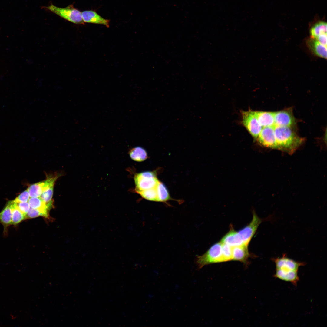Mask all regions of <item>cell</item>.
Returning a JSON list of instances; mask_svg holds the SVG:
<instances>
[{"label":"cell","instance_id":"23","mask_svg":"<svg viewBox=\"0 0 327 327\" xmlns=\"http://www.w3.org/2000/svg\"><path fill=\"white\" fill-rule=\"evenodd\" d=\"M54 186L47 187L44 190L40 198L44 202L48 203L52 201Z\"/></svg>","mask_w":327,"mask_h":327},{"label":"cell","instance_id":"21","mask_svg":"<svg viewBox=\"0 0 327 327\" xmlns=\"http://www.w3.org/2000/svg\"><path fill=\"white\" fill-rule=\"evenodd\" d=\"M156 186L149 189L138 191L136 192L146 199L151 201L158 202Z\"/></svg>","mask_w":327,"mask_h":327},{"label":"cell","instance_id":"6","mask_svg":"<svg viewBox=\"0 0 327 327\" xmlns=\"http://www.w3.org/2000/svg\"><path fill=\"white\" fill-rule=\"evenodd\" d=\"M242 123L251 135L257 138L263 127L256 117L254 111H242Z\"/></svg>","mask_w":327,"mask_h":327},{"label":"cell","instance_id":"1","mask_svg":"<svg viewBox=\"0 0 327 327\" xmlns=\"http://www.w3.org/2000/svg\"><path fill=\"white\" fill-rule=\"evenodd\" d=\"M275 265L276 271L274 277L282 280L289 282L296 286L299 280L298 275L299 268L306 265L304 262L296 261L287 257L285 253L282 257L271 259Z\"/></svg>","mask_w":327,"mask_h":327},{"label":"cell","instance_id":"9","mask_svg":"<svg viewBox=\"0 0 327 327\" xmlns=\"http://www.w3.org/2000/svg\"><path fill=\"white\" fill-rule=\"evenodd\" d=\"M275 125L291 127L296 124V119L290 109L274 112Z\"/></svg>","mask_w":327,"mask_h":327},{"label":"cell","instance_id":"19","mask_svg":"<svg viewBox=\"0 0 327 327\" xmlns=\"http://www.w3.org/2000/svg\"><path fill=\"white\" fill-rule=\"evenodd\" d=\"M156 189L158 202H166L171 199L166 187L163 183L159 181Z\"/></svg>","mask_w":327,"mask_h":327},{"label":"cell","instance_id":"24","mask_svg":"<svg viewBox=\"0 0 327 327\" xmlns=\"http://www.w3.org/2000/svg\"><path fill=\"white\" fill-rule=\"evenodd\" d=\"M222 253L224 262L232 260V247L222 243Z\"/></svg>","mask_w":327,"mask_h":327},{"label":"cell","instance_id":"14","mask_svg":"<svg viewBox=\"0 0 327 327\" xmlns=\"http://www.w3.org/2000/svg\"><path fill=\"white\" fill-rule=\"evenodd\" d=\"M254 113L263 127L275 126L274 112L254 111Z\"/></svg>","mask_w":327,"mask_h":327},{"label":"cell","instance_id":"4","mask_svg":"<svg viewBox=\"0 0 327 327\" xmlns=\"http://www.w3.org/2000/svg\"><path fill=\"white\" fill-rule=\"evenodd\" d=\"M45 8L60 17L74 23L79 24L84 23L81 12L74 8L72 5L61 8L51 4L46 7Z\"/></svg>","mask_w":327,"mask_h":327},{"label":"cell","instance_id":"3","mask_svg":"<svg viewBox=\"0 0 327 327\" xmlns=\"http://www.w3.org/2000/svg\"><path fill=\"white\" fill-rule=\"evenodd\" d=\"M222 244L220 241L217 242L203 254L197 256L195 262L199 269L207 265L224 262L222 253Z\"/></svg>","mask_w":327,"mask_h":327},{"label":"cell","instance_id":"11","mask_svg":"<svg viewBox=\"0 0 327 327\" xmlns=\"http://www.w3.org/2000/svg\"><path fill=\"white\" fill-rule=\"evenodd\" d=\"M81 15L84 22L103 25L107 27L109 26V20L104 19L94 11H84L81 12Z\"/></svg>","mask_w":327,"mask_h":327},{"label":"cell","instance_id":"20","mask_svg":"<svg viewBox=\"0 0 327 327\" xmlns=\"http://www.w3.org/2000/svg\"><path fill=\"white\" fill-rule=\"evenodd\" d=\"M327 29L326 22L320 21L316 23L310 29L311 38H315L320 35L327 33Z\"/></svg>","mask_w":327,"mask_h":327},{"label":"cell","instance_id":"2","mask_svg":"<svg viewBox=\"0 0 327 327\" xmlns=\"http://www.w3.org/2000/svg\"><path fill=\"white\" fill-rule=\"evenodd\" d=\"M274 130L278 149L290 154H293L304 141L291 127L275 125Z\"/></svg>","mask_w":327,"mask_h":327},{"label":"cell","instance_id":"28","mask_svg":"<svg viewBox=\"0 0 327 327\" xmlns=\"http://www.w3.org/2000/svg\"><path fill=\"white\" fill-rule=\"evenodd\" d=\"M327 33L320 35L316 39L321 44L327 46Z\"/></svg>","mask_w":327,"mask_h":327},{"label":"cell","instance_id":"22","mask_svg":"<svg viewBox=\"0 0 327 327\" xmlns=\"http://www.w3.org/2000/svg\"><path fill=\"white\" fill-rule=\"evenodd\" d=\"M27 190L31 197H40L43 191L42 182L31 185Z\"/></svg>","mask_w":327,"mask_h":327},{"label":"cell","instance_id":"8","mask_svg":"<svg viewBox=\"0 0 327 327\" xmlns=\"http://www.w3.org/2000/svg\"><path fill=\"white\" fill-rule=\"evenodd\" d=\"M274 126L263 127L257 139L262 145L278 149Z\"/></svg>","mask_w":327,"mask_h":327},{"label":"cell","instance_id":"7","mask_svg":"<svg viewBox=\"0 0 327 327\" xmlns=\"http://www.w3.org/2000/svg\"><path fill=\"white\" fill-rule=\"evenodd\" d=\"M253 214V218L250 223L238 232L243 244L248 246L263 221L255 212Z\"/></svg>","mask_w":327,"mask_h":327},{"label":"cell","instance_id":"25","mask_svg":"<svg viewBox=\"0 0 327 327\" xmlns=\"http://www.w3.org/2000/svg\"><path fill=\"white\" fill-rule=\"evenodd\" d=\"M29 193L27 189L21 193L13 201L16 203L27 202L29 199Z\"/></svg>","mask_w":327,"mask_h":327},{"label":"cell","instance_id":"26","mask_svg":"<svg viewBox=\"0 0 327 327\" xmlns=\"http://www.w3.org/2000/svg\"><path fill=\"white\" fill-rule=\"evenodd\" d=\"M40 216H44L43 214L38 210L30 208L26 215V219L33 218Z\"/></svg>","mask_w":327,"mask_h":327},{"label":"cell","instance_id":"13","mask_svg":"<svg viewBox=\"0 0 327 327\" xmlns=\"http://www.w3.org/2000/svg\"><path fill=\"white\" fill-rule=\"evenodd\" d=\"M220 241L231 247L243 244L238 232L234 230L232 225L230 226L229 231L223 236Z\"/></svg>","mask_w":327,"mask_h":327},{"label":"cell","instance_id":"5","mask_svg":"<svg viewBox=\"0 0 327 327\" xmlns=\"http://www.w3.org/2000/svg\"><path fill=\"white\" fill-rule=\"evenodd\" d=\"M134 179L136 192L155 187L159 182L154 172L145 171L136 174Z\"/></svg>","mask_w":327,"mask_h":327},{"label":"cell","instance_id":"16","mask_svg":"<svg viewBox=\"0 0 327 327\" xmlns=\"http://www.w3.org/2000/svg\"><path fill=\"white\" fill-rule=\"evenodd\" d=\"M0 223L3 226L5 234H7L8 227L12 225L11 201L8 202L6 206L0 212Z\"/></svg>","mask_w":327,"mask_h":327},{"label":"cell","instance_id":"27","mask_svg":"<svg viewBox=\"0 0 327 327\" xmlns=\"http://www.w3.org/2000/svg\"><path fill=\"white\" fill-rule=\"evenodd\" d=\"M18 209L25 216L30 209V206L27 202L16 203Z\"/></svg>","mask_w":327,"mask_h":327},{"label":"cell","instance_id":"18","mask_svg":"<svg viewBox=\"0 0 327 327\" xmlns=\"http://www.w3.org/2000/svg\"><path fill=\"white\" fill-rule=\"evenodd\" d=\"M129 154L132 159L138 162L143 161L146 160L148 157L146 150L140 147L131 149L129 152Z\"/></svg>","mask_w":327,"mask_h":327},{"label":"cell","instance_id":"17","mask_svg":"<svg viewBox=\"0 0 327 327\" xmlns=\"http://www.w3.org/2000/svg\"><path fill=\"white\" fill-rule=\"evenodd\" d=\"M12 225H16L26 219V216L18 208L16 203L11 201Z\"/></svg>","mask_w":327,"mask_h":327},{"label":"cell","instance_id":"12","mask_svg":"<svg viewBox=\"0 0 327 327\" xmlns=\"http://www.w3.org/2000/svg\"><path fill=\"white\" fill-rule=\"evenodd\" d=\"M53 201L48 203L44 202L40 197H31L28 200L30 207L38 210L43 214L44 217L48 218V211L52 206Z\"/></svg>","mask_w":327,"mask_h":327},{"label":"cell","instance_id":"15","mask_svg":"<svg viewBox=\"0 0 327 327\" xmlns=\"http://www.w3.org/2000/svg\"><path fill=\"white\" fill-rule=\"evenodd\" d=\"M309 48L315 55L326 59L327 46L319 43L315 38H311L307 41Z\"/></svg>","mask_w":327,"mask_h":327},{"label":"cell","instance_id":"10","mask_svg":"<svg viewBox=\"0 0 327 327\" xmlns=\"http://www.w3.org/2000/svg\"><path fill=\"white\" fill-rule=\"evenodd\" d=\"M248 246L243 244L232 247V260L239 261L247 265L250 256Z\"/></svg>","mask_w":327,"mask_h":327}]
</instances>
